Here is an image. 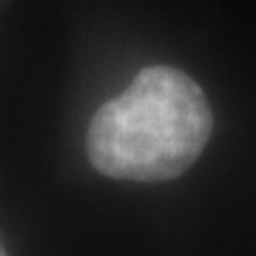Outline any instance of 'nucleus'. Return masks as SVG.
<instances>
[{
  "label": "nucleus",
  "mask_w": 256,
  "mask_h": 256,
  "mask_svg": "<svg viewBox=\"0 0 256 256\" xmlns=\"http://www.w3.org/2000/svg\"><path fill=\"white\" fill-rule=\"evenodd\" d=\"M0 256H6V248H3V245H0Z\"/></svg>",
  "instance_id": "2"
},
{
  "label": "nucleus",
  "mask_w": 256,
  "mask_h": 256,
  "mask_svg": "<svg viewBox=\"0 0 256 256\" xmlns=\"http://www.w3.org/2000/svg\"><path fill=\"white\" fill-rule=\"evenodd\" d=\"M210 137V108L180 68L151 66L100 106L86 134L92 165L111 180L162 182L185 174Z\"/></svg>",
  "instance_id": "1"
}]
</instances>
